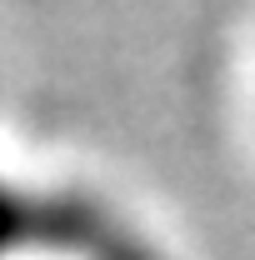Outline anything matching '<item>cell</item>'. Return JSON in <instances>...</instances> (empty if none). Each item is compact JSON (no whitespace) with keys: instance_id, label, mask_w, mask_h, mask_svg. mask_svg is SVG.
I'll list each match as a JSON object with an SVG mask.
<instances>
[{"instance_id":"cell-1","label":"cell","mask_w":255,"mask_h":260,"mask_svg":"<svg viewBox=\"0 0 255 260\" xmlns=\"http://www.w3.org/2000/svg\"><path fill=\"white\" fill-rule=\"evenodd\" d=\"M40 225H45V200L0 180V255L40 245Z\"/></svg>"}]
</instances>
